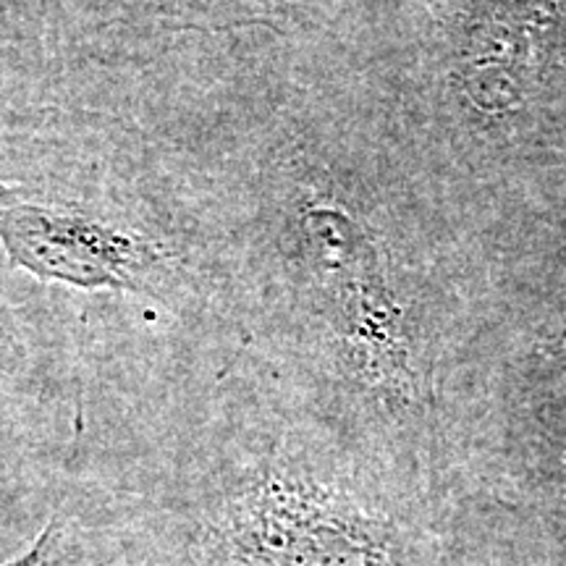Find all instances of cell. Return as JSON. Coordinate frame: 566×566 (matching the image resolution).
I'll return each mask as SVG.
<instances>
[{
	"label": "cell",
	"instance_id": "1",
	"mask_svg": "<svg viewBox=\"0 0 566 566\" xmlns=\"http://www.w3.org/2000/svg\"><path fill=\"white\" fill-rule=\"evenodd\" d=\"M160 527L179 566H420L399 564L394 516L289 454L218 472Z\"/></svg>",
	"mask_w": 566,
	"mask_h": 566
},
{
	"label": "cell",
	"instance_id": "2",
	"mask_svg": "<svg viewBox=\"0 0 566 566\" xmlns=\"http://www.w3.org/2000/svg\"><path fill=\"white\" fill-rule=\"evenodd\" d=\"M0 244L13 265L40 281L142 294L163 283V254L150 242L74 202H48L21 189L0 187Z\"/></svg>",
	"mask_w": 566,
	"mask_h": 566
},
{
	"label": "cell",
	"instance_id": "3",
	"mask_svg": "<svg viewBox=\"0 0 566 566\" xmlns=\"http://www.w3.org/2000/svg\"><path fill=\"white\" fill-rule=\"evenodd\" d=\"M0 566H105L103 551L69 516H53L24 554Z\"/></svg>",
	"mask_w": 566,
	"mask_h": 566
}]
</instances>
